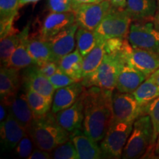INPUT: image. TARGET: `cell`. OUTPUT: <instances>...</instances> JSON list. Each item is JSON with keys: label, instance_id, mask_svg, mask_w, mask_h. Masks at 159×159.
Here are the masks:
<instances>
[{"label": "cell", "instance_id": "1", "mask_svg": "<svg viewBox=\"0 0 159 159\" xmlns=\"http://www.w3.org/2000/svg\"><path fill=\"white\" fill-rule=\"evenodd\" d=\"M80 97L83 103V131L96 142L102 141L113 122V90L91 86L85 88Z\"/></svg>", "mask_w": 159, "mask_h": 159}, {"label": "cell", "instance_id": "2", "mask_svg": "<svg viewBox=\"0 0 159 159\" xmlns=\"http://www.w3.org/2000/svg\"><path fill=\"white\" fill-rule=\"evenodd\" d=\"M28 134L36 148L48 152L70 139V134L58 124L52 111L43 116H35Z\"/></svg>", "mask_w": 159, "mask_h": 159}, {"label": "cell", "instance_id": "3", "mask_svg": "<svg viewBox=\"0 0 159 159\" xmlns=\"http://www.w3.org/2000/svg\"><path fill=\"white\" fill-rule=\"evenodd\" d=\"M125 59L122 53H105L99 66L81 80L85 88L97 86L114 91L116 87L117 80Z\"/></svg>", "mask_w": 159, "mask_h": 159}, {"label": "cell", "instance_id": "4", "mask_svg": "<svg viewBox=\"0 0 159 159\" xmlns=\"http://www.w3.org/2000/svg\"><path fill=\"white\" fill-rule=\"evenodd\" d=\"M152 125L150 117L143 115L134 122L133 130L123 150L122 158H140L148 151L152 143Z\"/></svg>", "mask_w": 159, "mask_h": 159}, {"label": "cell", "instance_id": "5", "mask_svg": "<svg viewBox=\"0 0 159 159\" xmlns=\"http://www.w3.org/2000/svg\"><path fill=\"white\" fill-rule=\"evenodd\" d=\"M134 122H115L100 143L103 158H122L123 150L134 128Z\"/></svg>", "mask_w": 159, "mask_h": 159}, {"label": "cell", "instance_id": "6", "mask_svg": "<svg viewBox=\"0 0 159 159\" xmlns=\"http://www.w3.org/2000/svg\"><path fill=\"white\" fill-rule=\"evenodd\" d=\"M132 21L125 8L112 6L94 31L103 40L113 38L128 39Z\"/></svg>", "mask_w": 159, "mask_h": 159}, {"label": "cell", "instance_id": "7", "mask_svg": "<svg viewBox=\"0 0 159 159\" xmlns=\"http://www.w3.org/2000/svg\"><path fill=\"white\" fill-rule=\"evenodd\" d=\"M128 39L134 47L153 52L159 55V30L150 21L131 24Z\"/></svg>", "mask_w": 159, "mask_h": 159}, {"label": "cell", "instance_id": "8", "mask_svg": "<svg viewBox=\"0 0 159 159\" xmlns=\"http://www.w3.org/2000/svg\"><path fill=\"white\" fill-rule=\"evenodd\" d=\"M111 7L109 0H102L98 2L81 4L76 6L73 12L79 27L94 30Z\"/></svg>", "mask_w": 159, "mask_h": 159}, {"label": "cell", "instance_id": "9", "mask_svg": "<svg viewBox=\"0 0 159 159\" xmlns=\"http://www.w3.org/2000/svg\"><path fill=\"white\" fill-rule=\"evenodd\" d=\"M113 121L135 122L144 114V106L140 105L131 93H113Z\"/></svg>", "mask_w": 159, "mask_h": 159}, {"label": "cell", "instance_id": "10", "mask_svg": "<svg viewBox=\"0 0 159 159\" xmlns=\"http://www.w3.org/2000/svg\"><path fill=\"white\" fill-rule=\"evenodd\" d=\"M126 63L149 77L159 69V55L153 52L136 48L128 42L123 52Z\"/></svg>", "mask_w": 159, "mask_h": 159}, {"label": "cell", "instance_id": "11", "mask_svg": "<svg viewBox=\"0 0 159 159\" xmlns=\"http://www.w3.org/2000/svg\"><path fill=\"white\" fill-rule=\"evenodd\" d=\"M22 80L25 89H30L53 100L56 90L48 77L40 71L38 65H33L25 69Z\"/></svg>", "mask_w": 159, "mask_h": 159}, {"label": "cell", "instance_id": "12", "mask_svg": "<svg viewBox=\"0 0 159 159\" xmlns=\"http://www.w3.org/2000/svg\"><path fill=\"white\" fill-rule=\"evenodd\" d=\"M78 27V25L75 23L47 40L51 46L55 62L57 63L63 57L74 50L76 44L75 35Z\"/></svg>", "mask_w": 159, "mask_h": 159}, {"label": "cell", "instance_id": "13", "mask_svg": "<svg viewBox=\"0 0 159 159\" xmlns=\"http://www.w3.org/2000/svg\"><path fill=\"white\" fill-rule=\"evenodd\" d=\"M27 134V130L8 112L0 127L2 150L10 151L15 149L23 137Z\"/></svg>", "mask_w": 159, "mask_h": 159}, {"label": "cell", "instance_id": "14", "mask_svg": "<svg viewBox=\"0 0 159 159\" xmlns=\"http://www.w3.org/2000/svg\"><path fill=\"white\" fill-rule=\"evenodd\" d=\"M75 23H76V19L74 12H50L43 19L39 35L43 39L49 40Z\"/></svg>", "mask_w": 159, "mask_h": 159}, {"label": "cell", "instance_id": "15", "mask_svg": "<svg viewBox=\"0 0 159 159\" xmlns=\"http://www.w3.org/2000/svg\"><path fill=\"white\" fill-rule=\"evenodd\" d=\"M1 102L5 105L6 108L8 109V112L11 113L28 132L35 116L30 107L25 93H18L11 98L2 100Z\"/></svg>", "mask_w": 159, "mask_h": 159}, {"label": "cell", "instance_id": "16", "mask_svg": "<svg viewBox=\"0 0 159 159\" xmlns=\"http://www.w3.org/2000/svg\"><path fill=\"white\" fill-rule=\"evenodd\" d=\"M70 140L75 144L79 159L103 158L102 149L97 142L85 134L83 128L70 134Z\"/></svg>", "mask_w": 159, "mask_h": 159}, {"label": "cell", "instance_id": "17", "mask_svg": "<svg viewBox=\"0 0 159 159\" xmlns=\"http://www.w3.org/2000/svg\"><path fill=\"white\" fill-rule=\"evenodd\" d=\"M58 124L69 134L83 128L84 114L83 103L80 97L72 105L55 114Z\"/></svg>", "mask_w": 159, "mask_h": 159}, {"label": "cell", "instance_id": "18", "mask_svg": "<svg viewBox=\"0 0 159 159\" xmlns=\"http://www.w3.org/2000/svg\"><path fill=\"white\" fill-rule=\"evenodd\" d=\"M84 89L81 81H79L57 89L53 97L52 112L55 114L72 105L78 99Z\"/></svg>", "mask_w": 159, "mask_h": 159}, {"label": "cell", "instance_id": "19", "mask_svg": "<svg viewBox=\"0 0 159 159\" xmlns=\"http://www.w3.org/2000/svg\"><path fill=\"white\" fill-rule=\"evenodd\" d=\"M22 83V75L20 73V70L2 66L0 69L1 101L16 95Z\"/></svg>", "mask_w": 159, "mask_h": 159}, {"label": "cell", "instance_id": "20", "mask_svg": "<svg viewBox=\"0 0 159 159\" xmlns=\"http://www.w3.org/2000/svg\"><path fill=\"white\" fill-rule=\"evenodd\" d=\"M30 22L20 32V42L10 57L7 66L19 70L25 69L33 65H36L27 49V40L29 37Z\"/></svg>", "mask_w": 159, "mask_h": 159}, {"label": "cell", "instance_id": "21", "mask_svg": "<svg viewBox=\"0 0 159 159\" xmlns=\"http://www.w3.org/2000/svg\"><path fill=\"white\" fill-rule=\"evenodd\" d=\"M147 78L142 72L125 63L119 72L116 89L119 92L132 94Z\"/></svg>", "mask_w": 159, "mask_h": 159}, {"label": "cell", "instance_id": "22", "mask_svg": "<svg viewBox=\"0 0 159 159\" xmlns=\"http://www.w3.org/2000/svg\"><path fill=\"white\" fill-rule=\"evenodd\" d=\"M156 0H127L125 10L133 21L153 20L157 10Z\"/></svg>", "mask_w": 159, "mask_h": 159}, {"label": "cell", "instance_id": "23", "mask_svg": "<svg viewBox=\"0 0 159 159\" xmlns=\"http://www.w3.org/2000/svg\"><path fill=\"white\" fill-rule=\"evenodd\" d=\"M19 9V0H0V35L3 39L15 33V18Z\"/></svg>", "mask_w": 159, "mask_h": 159}, {"label": "cell", "instance_id": "24", "mask_svg": "<svg viewBox=\"0 0 159 159\" xmlns=\"http://www.w3.org/2000/svg\"><path fill=\"white\" fill-rule=\"evenodd\" d=\"M27 49L30 55L34 60L35 64L41 66L44 63L54 61L51 46L47 40L41 38L40 35H32L27 40Z\"/></svg>", "mask_w": 159, "mask_h": 159}, {"label": "cell", "instance_id": "25", "mask_svg": "<svg viewBox=\"0 0 159 159\" xmlns=\"http://www.w3.org/2000/svg\"><path fill=\"white\" fill-rule=\"evenodd\" d=\"M83 56L77 49L65 55L57 62L58 67L76 82L83 80Z\"/></svg>", "mask_w": 159, "mask_h": 159}, {"label": "cell", "instance_id": "26", "mask_svg": "<svg viewBox=\"0 0 159 159\" xmlns=\"http://www.w3.org/2000/svg\"><path fill=\"white\" fill-rule=\"evenodd\" d=\"M77 49L80 54L85 57L94 48L99 42L102 41L94 30L79 27L76 32Z\"/></svg>", "mask_w": 159, "mask_h": 159}, {"label": "cell", "instance_id": "27", "mask_svg": "<svg viewBox=\"0 0 159 159\" xmlns=\"http://www.w3.org/2000/svg\"><path fill=\"white\" fill-rule=\"evenodd\" d=\"M105 40H102L95 46L88 55L83 57V78L96 70L102 62L105 55Z\"/></svg>", "mask_w": 159, "mask_h": 159}, {"label": "cell", "instance_id": "28", "mask_svg": "<svg viewBox=\"0 0 159 159\" xmlns=\"http://www.w3.org/2000/svg\"><path fill=\"white\" fill-rule=\"evenodd\" d=\"M25 94L30 107L35 116H41L49 112L52 105V99L30 90L25 89Z\"/></svg>", "mask_w": 159, "mask_h": 159}, {"label": "cell", "instance_id": "29", "mask_svg": "<svg viewBox=\"0 0 159 159\" xmlns=\"http://www.w3.org/2000/svg\"><path fill=\"white\" fill-rule=\"evenodd\" d=\"M132 94L139 104L144 106L159 97V88L149 77Z\"/></svg>", "mask_w": 159, "mask_h": 159}, {"label": "cell", "instance_id": "30", "mask_svg": "<svg viewBox=\"0 0 159 159\" xmlns=\"http://www.w3.org/2000/svg\"><path fill=\"white\" fill-rule=\"evenodd\" d=\"M20 32L11 33L0 41V59L2 66H7L9 59L20 42Z\"/></svg>", "mask_w": 159, "mask_h": 159}, {"label": "cell", "instance_id": "31", "mask_svg": "<svg viewBox=\"0 0 159 159\" xmlns=\"http://www.w3.org/2000/svg\"><path fill=\"white\" fill-rule=\"evenodd\" d=\"M144 114L150 117L152 125V138L150 148H153L159 135V97L144 105Z\"/></svg>", "mask_w": 159, "mask_h": 159}, {"label": "cell", "instance_id": "32", "mask_svg": "<svg viewBox=\"0 0 159 159\" xmlns=\"http://www.w3.org/2000/svg\"><path fill=\"white\" fill-rule=\"evenodd\" d=\"M52 152V158L55 159H79L75 144L70 139L60 144Z\"/></svg>", "mask_w": 159, "mask_h": 159}, {"label": "cell", "instance_id": "33", "mask_svg": "<svg viewBox=\"0 0 159 159\" xmlns=\"http://www.w3.org/2000/svg\"><path fill=\"white\" fill-rule=\"evenodd\" d=\"M35 143L33 142L32 137L28 134L24 136L22 139L19 142L15 148V152L20 158H28L33 152Z\"/></svg>", "mask_w": 159, "mask_h": 159}, {"label": "cell", "instance_id": "34", "mask_svg": "<svg viewBox=\"0 0 159 159\" xmlns=\"http://www.w3.org/2000/svg\"><path fill=\"white\" fill-rule=\"evenodd\" d=\"M49 80L52 84L53 85L55 90L67 86V85H71L76 82L74 79L71 78L69 75H67L60 69H57L54 75L49 77Z\"/></svg>", "mask_w": 159, "mask_h": 159}, {"label": "cell", "instance_id": "35", "mask_svg": "<svg viewBox=\"0 0 159 159\" xmlns=\"http://www.w3.org/2000/svg\"><path fill=\"white\" fill-rule=\"evenodd\" d=\"M47 7L53 13L73 12L72 0H48Z\"/></svg>", "mask_w": 159, "mask_h": 159}, {"label": "cell", "instance_id": "36", "mask_svg": "<svg viewBox=\"0 0 159 159\" xmlns=\"http://www.w3.org/2000/svg\"><path fill=\"white\" fill-rule=\"evenodd\" d=\"M39 69L40 71L47 77H51L56 72L57 69H59L58 63L55 61H49L44 63V64L39 66Z\"/></svg>", "mask_w": 159, "mask_h": 159}, {"label": "cell", "instance_id": "37", "mask_svg": "<svg viewBox=\"0 0 159 159\" xmlns=\"http://www.w3.org/2000/svg\"><path fill=\"white\" fill-rule=\"evenodd\" d=\"M29 159H50L52 155L49 152L46 150H43L41 149L36 148L33 151L32 154L29 156Z\"/></svg>", "mask_w": 159, "mask_h": 159}, {"label": "cell", "instance_id": "38", "mask_svg": "<svg viewBox=\"0 0 159 159\" xmlns=\"http://www.w3.org/2000/svg\"><path fill=\"white\" fill-rule=\"evenodd\" d=\"M111 5L116 8H125L127 0H109Z\"/></svg>", "mask_w": 159, "mask_h": 159}, {"label": "cell", "instance_id": "39", "mask_svg": "<svg viewBox=\"0 0 159 159\" xmlns=\"http://www.w3.org/2000/svg\"><path fill=\"white\" fill-rule=\"evenodd\" d=\"M6 108H7L5 105L2 102H1V105H0V122H2L7 116V114H6Z\"/></svg>", "mask_w": 159, "mask_h": 159}, {"label": "cell", "instance_id": "40", "mask_svg": "<svg viewBox=\"0 0 159 159\" xmlns=\"http://www.w3.org/2000/svg\"><path fill=\"white\" fill-rule=\"evenodd\" d=\"M73 2V9L75 7L81 4H85V3H94V2H98V0H72Z\"/></svg>", "mask_w": 159, "mask_h": 159}, {"label": "cell", "instance_id": "41", "mask_svg": "<svg viewBox=\"0 0 159 159\" xmlns=\"http://www.w3.org/2000/svg\"><path fill=\"white\" fill-rule=\"evenodd\" d=\"M150 77L159 88V69H157L155 72L152 73L150 76Z\"/></svg>", "mask_w": 159, "mask_h": 159}, {"label": "cell", "instance_id": "42", "mask_svg": "<svg viewBox=\"0 0 159 159\" xmlns=\"http://www.w3.org/2000/svg\"><path fill=\"white\" fill-rule=\"evenodd\" d=\"M39 1H40V0H19V8H21V7H22L23 6L26 5H28V4L30 3H35Z\"/></svg>", "mask_w": 159, "mask_h": 159}, {"label": "cell", "instance_id": "43", "mask_svg": "<svg viewBox=\"0 0 159 159\" xmlns=\"http://www.w3.org/2000/svg\"><path fill=\"white\" fill-rule=\"evenodd\" d=\"M152 22H153L155 27L159 30V11L155 15L153 20H152Z\"/></svg>", "mask_w": 159, "mask_h": 159}, {"label": "cell", "instance_id": "44", "mask_svg": "<svg viewBox=\"0 0 159 159\" xmlns=\"http://www.w3.org/2000/svg\"><path fill=\"white\" fill-rule=\"evenodd\" d=\"M154 152H155V153H156V155H157V156H159V135L158 136V139H157L156 146H155Z\"/></svg>", "mask_w": 159, "mask_h": 159}, {"label": "cell", "instance_id": "45", "mask_svg": "<svg viewBox=\"0 0 159 159\" xmlns=\"http://www.w3.org/2000/svg\"><path fill=\"white\" fill-rule=\"evenodd\" d=\"M156 1H157V4H158V6L159 7V0H156Z\"/></svg>", "mask_w": 159, "mask_h": 159}, {"label": "cell", "instance_id": "46", "mask_svg": "<svg viewBox=\"0 0 159 159\" xmlns=\"http://www.w3.org/2000/svg\"><path fill=\"white\" fill-rule=\"evenodd\" d=\"M98 1H99V2H101V1H102V0H98Z\"/></svg>", "mask_w": 159, "mask_h": 159}]
</instances>
